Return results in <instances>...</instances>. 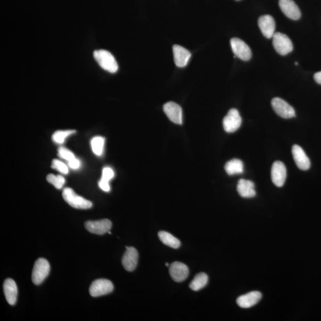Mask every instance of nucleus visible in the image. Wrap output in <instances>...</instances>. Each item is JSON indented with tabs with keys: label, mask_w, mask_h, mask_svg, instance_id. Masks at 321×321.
<instances>
[{
	"label": "nucleus",
	"mask_w": 321,
	"mask_h": 321,
	"mask_svg": "<svg viewBox=\"0 0 321 321\" xmlns=\"http://www.w3.org/2000/svg\"><path fill=\"white\" fill-rule=\"evenodd\" d=\"M94 57L100 68L105 71L111 74H115L118 71V64L110 52L104 49L96 50L94 52Z\"/></svg>",
	"instance_id": "1"
},
{
	"label": "nucleus",
	"mask_w": 321,
	"mask_h": 321,
	"mask_svg": "<svg viewBox=\"0 0 321 321\" xmlns=\"http://www.w3.org/2000/svg\"><path fill=\"white\" fill-rule=\"evenodd\" d=\"M63 198L73 208L86 209L91 208L93 206V203L91 201L79 196L71 188H67L63 190Z\"/></svg>",
	"instance_id": "2"
},
{
	"label": "nucleus",
	"mask_w": 321,
	"mask_h": 321,
	"mask_svg": "<svg viewBox=\"0 0 321 321\" xmlns=\"http://www.w3.org/2000/svg\"><path fill=\"white\" fill-rule=\"evenodd\" d=\"M50 265L48 261L44 258L38 259L35 262L32 275L33 283L35 285H40L49 275Z\"/></svg>",
	"instance_id": "3"
},
{
	"label": "nucleus",
	"mask_w": 321,
	"mask_h": 321,
	"mask_svg": "<svg viewBox=\"0 0 321 321\" xmlns=\"http://www.w3.org/2000/svg\"><path fill=\"white\" fill-rule=\"evenodd\" d=\"M272 38L273 48L279 54L285 55L293 51L292 42L286 35L280 32H276Z\"/></svg>",
	"instance_id": "4"
},
{
	"label": "nucleus",
	"mask_w": 321,
	"mask_h": 321,
	"mask_svg": "<svg viewBox=\"0 0 321 321\" xmlns=\"http://www.w3.org/2000/svg\"><path fill=\"white\" fill-rule=\"evenodd\" d=\"M242 122V117L239 111L232 108L229 110L227 116L223 119V127L226 132L234 133L241 127Z\"/></svg>",
	"instance_id": "5"
},
{
	"label": "nucleus",
	"mask_w": 321,
	"mask_h": 321,
	"mask_svg": "<svg viewBox=\"0 0 321 321\" xmlns=\"http://www.w3.org/2000/svg\"><path fill=\"white\" fill-rule=\"evenodd\" d=\"M112 283L107 279H99L91 284L89 293L91 296L97 297L109 294L113 291Z\"/></svg>",
	"instance_id": "6"
},
{
	"label": "nucleus",
	"mask_w": 321,
	"mask_h": 321,
	"mask_svg": "<svg viewBox=\"0 0 321 321\" xmlns=\"http://www.w3.org/2000/svg\"><path fill=\"white\" fill-rule=\"evenodd\" d=\"M272 105L275 112L282 118L291 119L296 116L295 109L280 98L273 99Z\"/></svg>",
	"instance_id": "7"
},
{
	"label": "nucleus",
	"mask_w": 321,
	"mask_h": 321,
	"mask_svg": "<svg viewBox=\"0 0 321 321\" xmlns=\"http://www.w3.org/2000/svg\"><path fill=\"white\" fill-rule=\"evenodd\" d=\"M231 49L235 56L244 61L249 60L252 57L250 47L244 41L234 38L230 41Z\"/></svg>",
	"instance_id": "8"
},
{
	"label": "nucleus",
	"mask_w": 321,
	"mask_h": 321,
	"mask_svg": "<svg viewBox=\"0 0 321 321\" xmlns=\"http://www.w3.org/2000/svg\"><path fill=\"white\" fill-rule=\"evenodd\" d=\"M272 182L278 188L283 186L287 177V170L285 165L281 161H275L272 168Z\"/></svg>",
	"instance_id": "9"
},
{
	"label": "nucleus",
	"mask_w": 321,
	"mask_h": 321,
	"mask_svg": "<svg viewBox=\"0 0 321 321\" xmlns=\"http://www.w3.org/2000/svg\"><path fill=\"white\" fill-rule=\"evenodd\" d=\"M165 114L173 123L177 124L183 123V111L179 105L174 102H169L164 104Z\"/></svg>",
	"instance_id": "10"
},
{
	"label": "nucleus",
	"mask_w": 321,
	"mask_h": 321,
	"mask_svg": "<svg viewBox=\"0 0 321 321\" xmlns=\"http://www.w3.org/2000/svg\"><path fill=\"white\" fill-rule=\"evenodd\" d=\"M86 230L98 235H102L108 233L112 227V222L108 219L99 220V221H89L85 222Z\"/></svg>",
	"instance_id": "11"
},
{
	"label": "nucleus",
	"mask_w": 321,
	"mask_h": 321,
	"mask_svg": "<svg viewBox=\"0 0 321 321\" xmlns=\"http://www.w3.org/2000/svg\"><path fill=\"white\" fill-rule=\"evenodd\" d=\"M293 159L298 168L301 170H308L311 167V161L303 149L297 145H293L292 147Z\"/></svg>",
	"instance_id": "12"
},
{
	"label": "nucleus",
	"mask_w": 321,
	"mask_h": 321,
	"mask_svg": "<svg viewBox=\"0 0 321 321\" xmlns=\"http://www.w3.org/2000/svg\"><path fill=\"white\" fill-rule=\"evenodd\" d=\"M279 5L282 12L287 18L297 21L300 18L301 12L299 8L293 0H280Z\"/></svg>",
	"instance_id": "13"
},
{
	"label": "nucleus",
	"mask_w": 321,
	"mask_h": 321,
	"mask_svg": "<svg viewBox=\"0 0 321 321\" xmlns=\"http://www.w3.org/2000/svg\"><path fill=\"white\" fill-rule=\"evenodd\" d=\"M258 25L265 37L269 39L273 37L275 33V22L272 16L264 15L260 17L258 20Z\"/></svg>",
	"instance_id": "14"
},
{
	"label": "nucleus",
	"mask_w": 321,
	"mask_h": 321,
	"mask_svg": "<svg viewBox=\"0 0 321 321\" xmlns=\"http://www.w3.org/2000/svg\"><path fill=\"white\" fill-rule=\"evenodd\" d=\"M262 296L261 292L253 291L247 293L237 298V303L241 308L248 309L256 305L261 300Z\"/></svg>",
	"instance_id": "15"
},
{
	"label": "nucleus",
	"mask_w": 321,
	"mask_h": 321,
	"mask_svg": "<svg viewBox=\"0 0 321 321\" xmlns=\"http://www.w3.org/2000/svg\"><path fill=\"white\" fill-rule=\"evenodd\" d=\"M169 270L170 275L175 281H183L188 277L189 272L188 267L181 262H173L170 265Z\"/></svg>",
	"instance_id": "16"
},
{
	"label": "nucleus",
	"mask_w": 321,
	"mask_h": 321,
	"mask_svg": "<svg viewBox=\"0 0 321 321\" xmlns=\"http://www.w3.org/2000/svg\"><path fill=\"white\" fill-rule=\"evenodd\" d=\"M138 252L133 247H126V251L122 258V264L127 272L135 270L138 262Z\"/></svg>",
	"instance_id": "17"
},
{
	"label": "nucleus",
	"mask_w": 321,
	"mask_h": 321,
	"mask_svg": "<svg viewBox=\"0 0 321 321\" xmlns=\"http://www.w3.org/2000/svg\"><path fill=\"white\" fill-rule=\"evenodd\" d=\"M174 62L178 68H184L188 64L191 57V53L188 49L178 45L173 47Z\"/></svg>",
	"instance_id": "18"
},
{
	"label": "nucleus",
	"mask_w": 321,
	"mask_h": 321,
	"mask_svg": "<svg viewBox=\"0 0 321 321\" xmlns=\"http://www.w3.org/2000/svg\"><path fill=\"white\" fill-rule=\"evenodd\" d=\"M3 289L7 302L10 305H15L18 296V287L15 281L11 278L6 279L4 283Z\"/></svg>",
	"instance_id": "19"
},
{
	"label": "nucleus",
	"mask_w": 321,
	"mask_h": 321,
	"mask_svg": "<svg viewBox=\"0 0 321 321\" xmlns=\"http://www.w3.org/2000/svg\"><path fill=\"white\" fill-rule=\"evenodd\" d=\"M240 196L244 198H252L256 196L255 184L252 181L241 179L237 186Z\"/></svg>",
	"instance_id": "20"
},
{
	"label": "nucleus",
	"mask_w": 321,
	"mask_h": 321,
	"mask_svg": "<svg viewBox=\"0 0 321 321\" xmlns=\"http://www.w3.org/2000/svg\"><path fill=\"white\" fill-rule=\"evenodd\" d=\"M225 170L230 175L242 174L244 173V163L239 159H233L225 164Z\"/></svg>",
	"instance_id": "21"
},
{
	"label": "nucleus",
	"mask_w": 321,
	"mask_h": 321,
	"mask_svg": "<svg viewBox=\"0 0 321 321\" xmlns=\"http://www.w3.org/2000/svg\"><path fill=\"white\" fill-rule=\"evenodd\" d=\"M158 237L160 241L164 245L168 246L169 247L177 249L180 247V242L176 237L173 236L172 234L167 232V231H162L158 233Z\"/></svg>",
	"instance_id": "22"
},
{
	"label": "nucleus",
	"mask_w": 321,
	"mask_h": 321,
	"mask_svg": "<svg viewBox=\"0 0 321 321\" xmlns=\"http://www.w3.org/2000/svg\"><path fill=\"white\" fill-rule=\"evenodd\" d=\"M208 277L205 273H198L194 280L190 284V288L194 291H199V290L204 288L208 284Z\"/></svg>",
	"instance_id": "23"
},
{
	"label": "nucleus",
	"mask_w": 321,
	"mask_h": 321,
	"mask_svg": "<svg viewBox=\"0 0 321 321\" xmlns=\"http://www.w3.org/2000/svg\"><path fill=\"white\" fill-rule=\"evenodd\" d=\"M105 139L102 137H95L91 141V147L95 154L101 155L104 150Z\"/></svg>",
	"instance_id": "24"
},
{
	"label": "nucleus",
	"mask_w": 321,
	"mask_h": 321,
	"mask_svg": "<svg viewBox=\"0 0 321 321\" xmlns=\"http://www.w3.org/2000/svg\"><path fill=\"white\" fill-rule=\"evenodd\" d=\"M75 130H60L53 134L52 140L58 144H63L65 139L70 135L74 133Z\"/></svg>",
	"instance_id": "25"
},
{
	"label": "nucleus",
	"mask_w": 321,
	"mask_h": 321,
	"mask_svg": "<svg viewBox=\"0 0 321 321\" xmlns=\"http://www.w3.org/2000/svg\"><path fill=\"white\" fill-rule=\"evenodd\" d=\"M47 180L57 189L62 188L64 183H65V178L62 175H60L56 176L54 174H49L47 175Z\"/></svg>",
	"instance_id": "26"
},
{
	"label": "nucleus",
	"mask_w": 321,
	"mask_h": 321,
	"mask_svg": "<svg viewBox=\"0 0 321 321\" xmlns=\"http://www.w3.org/2000/svg\"><path fill=\"white\" fill-rule=\"evenodd\" d=\"M51 167L52 169L57 170L64 174H67L69 173V169L66 165L59 160H54L52 162Z\"/></svg>",
	"instance_id": "27"
},
{
	"label": "nucleus",
	"mask_w": 321,
	"mask_h": 321,
	"mask_svg": "<svg viewBox=\"0 0 321 321\" xmlns=\"http://www.w3.org/2000/svg\"><path fill=\"white\" fill-rule=\"evenodd\" d=\"M58 152L59 157L68 161H71L75 158L74 153H73L71 150L66 148H59L58 150Z\"/></svg>",
	"instance_id": "28"
},
{
	"label": "nucleus",
	"mask_w": 321,
	"mask_h": 321,
	"mask_svg": "<svg viewBox=\"0 0 321 321\" xmlns=\"http://www.w3.org/2000/svg\"><path fill=\"white\" fill-rule=\"evenodd\" d=\"M114 176L113 170L110 167H105L102 170V175L101 180L110 181Z\"/></svg>",
	"instance_id": "29"
},
{
	"label": "nucleus",
	"mask_w": 321,
	"mask_h": 321,
	"mask_svg": "<svg viewBox=\"0 0 321 321\" xmlns=\"http://www.w3.org/2000/svg\"><path fill=\"white\" fill-rule=\"evenodd\" d=\"M99 186L100 189L105 192H110V186L109 185V182L100 179L99 181Z\"/></svg>",
	"instance_id": "30"
},
{
	"label": "nucleus",
	"mask_w": 321,
	"mask_h": 321,
	"mask_svg": "<svg viewBox=\"0 0 321 321\" xmlns=\"http://www.w3.org/2000/svg\"><path fill=\"white\" fill-rule=\"evenodd\" d=\"M68 165L72 169H77L80 166V162L77 158H75L74 160L68 161Z\"/></svg>",
	"instance_id": "31"
},
{
	"label": "nucleus",
	"mask_w": 321,
	"mask_h": 321,
	"mask_svg": "<svg viewBox=\"0 0 321 321\" xmlns=\"http://www.w3.org/2000/svg\"><path fill=\"white\" fill-rule=\"evenodd\" d=\"M314 79L318 84L321 85V72L316 73L315 74Z\"/></svg>",
	"instance_id": "32"
},
{
	"label": "nucleus",
	"mask_w": 321,
	"mask_h": 321,
	"mask_svg": "<svg viewBox=\"0 0 321 321\" xmlns=\"http://www.w3.org/2000/svg\"><path fill=\"white\" fill-rule=\"evenodd\" d=\"M166 265V266H167V267H168L169 265V264L168 263H167Z\"/></svg>",
	"instance_id": "33"
}]
</instances>
